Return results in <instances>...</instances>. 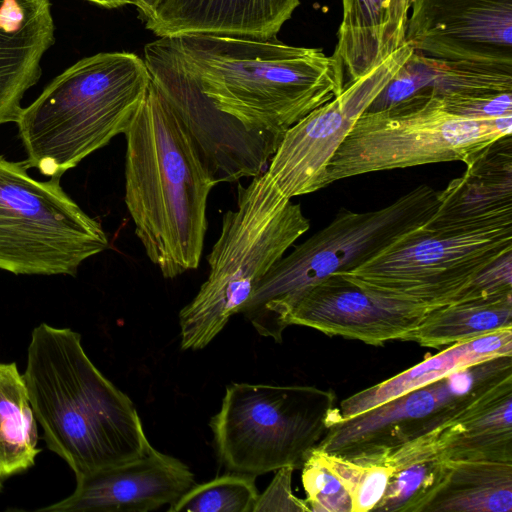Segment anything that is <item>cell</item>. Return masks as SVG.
I'll use <instances>...</instances> for the list:
<instances>
[{"label":"cell","instance_id":"cell-22","mask_svg":"<svg viewBox=\"0 0 512 512\" xmlns=\"http://www.w3.org/2000/svg\"><path fill=\"white\" fill-rule=\"evenodd\" d=\"M454 434L455 421L404 445L381 463L392 472L373 511L424 512L452 471L447 449Z\"/></svg>","mask_w":512,"mask_h":512},{"label":"cell","instance_id":"cell-24","mask_svg":"<svg viewBox=\"0 0 512 512\" xmlns=\"http://www.w3.org/2000/svg\"><path fill=\"white\" fill-rule=\"evenodd\" d=\"M512 328V292L460 300L427 312L408 341L440 348Z\"/></svg>","mask_w":512,"mask_h":512},{"label":"cell","instance_id":"cell-1","mask_svg":"<svg viewBox=\"0 0 512 512\" xmlns=\"http://www.w3.org/2000/svg\"><path fill=\"white\" fill-rule=\"evenodd\" d=\"M125 203L149 260L164 278L196 269L217 184L199 147L152 81L124 133Z\"/></svg>","mask_w":512,"mask_h":512},{"label":"cell","instance_id":"cell-19","mask_svg":"<svg viewBox=\"0 0 512 512\" xmlns=\"http://www.w3.org/2000/svg\"><path fill=\"white\" fill-rule=\"evenodd\" d=\"M54 33L50 0H0V125L16 123Z\"/></svg>","mask_w":512,"mask_h":512},{"label":"cell","instance_id":"cell-11","mask_svg":"<svg viewBox=\"0 0 512 512\" xmlns=\"http://www.w3.org/2000/svg\"><path fill=\"white\" fill-rule=\"evenodd\" d=\"M499 385L486 361L461 368L361 414L338 420L315 449L358 465L381 464L404 445L459 420Z\"/></svg>","mask_w":512,"mask_h":512},{"label":"cell","instance_id":"cell-13","mask_svg":"<svg viewBox=\"0 0 512 512\" xmlns=\"http://www.w3.org/2000/svg\"><path fill=\"white\" fill-rule=\"evenodd\" d=\"M412 52L406 43L367 74L345 82L337 96L284 133L265 170L282 195L292 199L321 189L327 165L356 119L371 106Z\"/></svg>","mask_w":512,"mask_h":512},{"label":"cell","instance_id":"cell-26","mask_svg":"<svg viewBox=\"0 0 512 512\" xmlns=\"http://www.w3.org/2000/svg\"><path fill=\"white\" fill-rule=\"evenodd\" d=\"M38 422L23 374L17 364L0 362V477L5 479L34 466L41 452Z\"/></svg>","mask_w":512,"mask_h":512},{"label":"cell","instance_id":"cell-23","mask_svg":"<svg viewBox=\"0 0 512 512\" xmlns=\"http://www.w3.org/2000/svg\"><path fill=\"white\" fill-rule=\"evenodd\" d=\"M512 355V328L448 346L404 372L359 391L338 406L340 420L361 414L467 366Z\"/></svg>","mask_w":512,"mask_h":512},{"label":"cell","instance_id":"cell-12","mask_svg":"<svg viewBox=\"0 0 512 512\" xmlns=\"http://www.w3.org/2000/svg\"><path fill=\"white\" fill-rule=\"evenodd\" d=\"M151 81L187 127L216 183L236 182L267 169L278 143L217 110L186 73L167 37L144 47Z\"/></svg>","mask_w":512,"mask_h":512},{"label":"cell","instance_id":"cell-32","mask_svg":"<svg viewBox=\"0 0 512 512\" xmlns=\"http://www.w3.org/2000/svg\"><path fill=\"white\" fill-rule=\"evenodd\" d=\"M295 469L285 466L276 470L268 487L259 494L253 512L261 511H310L305 500L294 496L291 488Z\"/></svg>","mask_w":512,"mask_h":512},{"label":"cell","instance_id":"cell-3","mask_svg":"<svg viewBox=\"0 0 512 512\" xmlns=\"http://www.w3.org/2000/svg\"><path fill=\"white\" fill-rule=\"evenodd\" d=\"M23 377L47 448L75 478L152 449L134 403L92 363L72 329L36 326Z\"/></svg>","mask_w":512,"mask_h":512},{"label":"cell","instance_id":"cell-4","mask_svg":"<svg viewBox=\"0 0 512 512\" xmlns=\"http://www.w3.org/2000/svg\"><path fill=\"white\" fill-rule=\"evenodd\" d=\"M150 83L135 53L102 52L74 63L18 115L26 167L61 178L125 133Z\"/></svg>","mask_w":512,"mask_h":512},{"label":"cell","instance_id":"cell-29","mask_svg":"<svg viewBox=\"0 0 512 512\" xmlns=\"http://www.w3.org/2000/svg\"><path fill=\"white\" fill-rule=\"evenodd\" d=\"M301 469L310 511L352 512L350 489L323 452L315 449Z\"/></svg>","mask_w":512,"mask_h":512},{"label":"cell","instance_id":"cell-31","mask_svg":"<svg viewBox=\"0 0 512 512\" xmlns=\"http://www.w3.org/2000/svg\"><path fill=\"white\" fill-rule=\"evenodd\" d=\"M454 115L471 119H497L512 116V93L456 97L442 102Z\"/></svg>","mask_w":512,"mask_h":512},{"label":"cell","instance_id":"cell-35","mask_svg":"<svg viewBox=\"0 0 512 512\" xmlns=\"http://www.w3.org/2000/svg\"><path fill=\"white\" fill-rule=\"evenodd\" d=\"M2 488H3V479L0 477V492L2 491Z\"/></svg>","mask_w":512,"mask_h":512},{"label":"cell","instance_id":"cell-5","mask_svg":"<svg viewBox=\"0 0 512 512\" xmlns=\"http://www.w3.org/2000/svg\"><path fill=\"white\" fill-rule=\"evenodd\" d=\"M310 228L300 204L286 198L264 172L239 184L237 204L222 218L207 261L209 274L179 313L183 350L206 347L242 312L260 280Z\"/></svg>","mask_w":512,"mask_h":512},{"label":"cell","instance_id":"cell-8","mask_svg":"<svg viewBox=\"0 0 512 512\" xmlns=\"http://www.w3.org/2000/svg\"><path fill=\"white\" fill-rule=\"evenodd\" d=\"M512 116L471 119L447 112L441 100L413 95L366 110L327 165L321 189L371 172L425 164H467L497 139L511 135Z\"/></svg>","mask_w":512,"mask_h":512},{"label":"cell","instance_id":"cell-14","mask_svg":"<svg viewBox=\"0 0 512 512\" xmlns=\"http://www.w3.org/2000/svg\"><path fill=\"white\" fill-rule=\"evenodd\" d=\"M406 42L436 58L512 65V0H411Z\"/></svg>","mask_w":512,"mask_h":512},{"label":"cell","instance_id":"cell-30","mask_svg":"<svg viewBox=\"0 0 512 512\" xmlns=\"http://www.w3.org/2000/svg\"><path fill=\"white\" fill-rule=\"evenodd\" d=\"M326 456L350 489L352 512L373 511L385 494L391 467L383 464L358 465L328 454Z\"/></svg>","mask_w":512,"mask_h":512},{"label":"cell","instance_id":"cell-15","mask_svg":"<svg viewBox=\"0 0 512 512\" xmlns=\"http://www.w3.org/2000/svg\"><path fill=\"white\" fill-rule=\"evenodd\" d=\"M426 313L411 304L374 296L332 274L299 298L287 324L380 346L392 340L408 341Z\"/></svg>","mask_w":512,"mask_h":512},{"label":"cell","instance_id":"cell-27","mask_svg":"<svg viewBox=\"0 0 512 512\" xmlns=\"http://www.w3.org/2000/svg\"><path fill=\"white\" fill-rule=\"evenodd\" d=\"M447 455L452 461L512 463V386L484 399L458 420Z\"/></svg>","mask_w":512,"mask_h":512},{"label":"cell","instance_id":"cell-10","mask_svg":"<svg viewBox=\"0 0 512 512\" xmlns=\"http://www.w3.org/2000/svg\"><path fill=\"white\" fill-rule=\"evenodd\" d=\"M425 224L364 263L335 274L374 296L429 312L459 301L480 272L512 251V225L432 231Z\"/></svg>","mask_w":512,"mask_h":512},{"label":"cell","instance_id":"cell-18","mask_svg":"<svg viewBox=\"0 0 512 512\" xmlns=\"http://www.w3.org/2000/svg\"><path fill=\"white\" fill-rule=\"evenodd\" d=\"M300 0H157L143 18L158 37L222 35L269 39Z\"/></svg>","mask_w":512,"mask_h":512},{"label":"cell","instance_id":"cell-28","mask_svg":"<svg viewBox=\"0 0 512 512\" xmlns=\"http://www.w3.org/2000/svg\"><path fill=\"white\" fill-rule=\"evenodd\" d=\"M255 476L228 472L210 481L194 484L169 512H253L259 493Z\"/></svg>","mask_w":512,"mask_h":512},{"label":"cell","instance_id":"cell-34","mask_svg":"<svg viewBox=\"0 0 512 512\" xmlns=\"http://www.w3.org/2000/svg\"><path fill=\"white\" fill-rule=\"evenodd\" d=\"M157 0H133L132 5H134L139 12L141 18L143 19L154 6Z\"/></svg>","mask_w":512,"mask_h":512},{"label":"cell","instance_id":"cell-9","mask_svg":"<svg viewBox=\"0 0 512 512\" xmlns=\"http://www.w3.org/2000/svg\"><path fill=\"white\" fill-rule=\"evenodd\" d=\"M27 169L0 156V269L75 276L109 247L108 237L62 189L60 177L40 181Z\"/></svg>","mask_w":512,"mask_h":512},{"label":"cell","instance_id":"cell-16","mask_svg":"<svg viewBox=\"0 0 512 512\" xmlns=\"http://www.w3.org/2000/svg\"><path fill=\"white\" fill-rule=\"evenodd\" d=\"M194 484L186 464L152 447L140 458L76 477L69 496L37 510L148 512L172 504Z\"/></svg>","mask_w":512,"mask_h":512},{"label":"cell","instance_id":"cell-6","mask_svg":"<svg viewBox=\"0 0 512 512\" xmlns=\"http://www.w3.org/2000/svg\"><path fill=\"white\" fill-rule=\"evenodd\" d=\"M437 205L438 191L421 184L378 210L341 209L270 268L241 313L261 336L281 343L287 317L308 289L405 239L429 220Z\"/></svg>","mask_w":512,"mask_h":512},{"label":"cell","instance_id":"cell-17","mask_svg":"<svg viewBox=\"0 0 512 512\" xmlns=\"http://www.w3.org/2000/svg\"><path fill=\"white\" fill-rule=\"evenodd\" d=\"M512 225V138L497 139L466 164V171L438 191L426 222L432 231L478 230Z\"/></svg>","mask_w":512,"mask_h":512},{"label":"cell","instance_id":"cell-2","mask_svg":"<svg viewBox=\"0 0 512 512\" xmlns=\"http://www.w3.org/2000/svg\"><path fill=\"white\" fill-rule=\"evenodd\" d=\"M214 107L280 143L284 133L343 89L344 71L321 48L222 35L167 37Z\"/></svg>","mask_w":512,"mask_h":512},{"label":"cell","instance_id":"cell-21","mask_svg":"<svg viewBox=\"0 0 512 512\" xmlns=\"http://www.w3.org/2000/svg\"><path fill=\"white\" fill-rule=\"evenodd\" d=\"M411 0H342L333 56L348 80L382 64L406 42Z\"/></svg>","mask_w":512,"mask_h":512},{"label":"cell","instance_id":"cell-20","mask_svg":"<svg viewBox=\"0 0 512 512\" xmlns=\"http://www.w3.org/2000/svg\"><path fill=\"white\" fill-rule=\"evenodd\" d=\"M512 93V65L436 58L414 51L367 110L413 95L446 101L456 97Z\"/></svg>","mask_w":512,"mask_h":512},{"label":"cell","instance_id":"cell-25","mask_svg":"<svg viewBox=\"0 0 512 512\" xmlns=\"http://www.w3.org/2000/svg\"><path fill=\"white\" fill-rule=\"evenodd\" d=\"M512 463L454 461L424 512H511Z\"/></svg>","mask_w":512,"mask_h":512},{"label":"cell","instance_id":"cell-33","mask_svg":"<svg viewBox=\"0 0 512 512\" xmlns=\"http://www.w3.org/2000/svg\"><path fill=\"white\" fill-rule=\"evenodd\" d=\"M88 1L90 3L96 4L98 6L112 9V8H119L121 6L125 5H132L133 0H84Z\"/></svg>","mask_w":512,"mask_h":512},{"label":"cell","instance_id":"cell-7","mask_svg":"<svg viewBox=\"0 0 512 512\" xmlns=\"http://www.w3.org/2000/svg\"><path fill=\"white\" fill-rule=\"evenodd\" d=\"M338 420L333 390L231 383L209 425L219 463L257 477L285 466L301 469Z\"/></svg>","mask_w":512,"mask_h":512}]
</instances>
